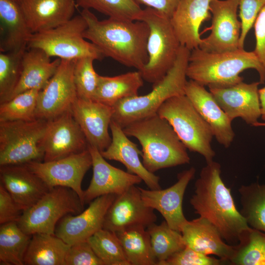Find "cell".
<instances>
[{
  "mask_svg": "<svg viewBox=\"0 0 265 265\" xmlns=\"http://www.w3.org/2000/svg\"><path fill=\"white\" fill-rule=\"evenodd\" d=\"M253 26L256 39L253 52L265 69V6L259 12Z\"/></svg>",
  "mask_w": 265,
  "mask_h": 265,
  "instance_id": "cell-45",
  "label": "cell"
},
{
  "mask_svg": "<svg viewBox=\"0 0 265 265\" xmlns=\"http://www.w3.org/2000/svg\"><path fill=\"white\" fill-rule=\"evenodd\" d=\"M109 128L112 140L108 147L100 152L102 156L105 159L122 163L127 172L139 177L149 189L161 188L159 177L147 170L140 160L142 151L137 145L128 138L123 128L112 120Z\"/></svg>",
  "mask_w": 265,
  "mask_h": 265,
  "instance_id": "cell-23",
  "label": "cell"
},
{
  "mask_svg": "<svg viewBox=\"0 0 265 265\" xmlns=\"http://www.w3.org/2000/svg\"><path fill=\"white\" fill-rule=\"evenodd\" d=\"M144 4L171 19L181 0H133Z\"/></svg>",
  "mask_w": 265,
  "mask_h": 265,
  "instance_id": "cell-46",
  "label": "cell"
},
{
  "mask_svg": "<svg viewBox=\"0 0 265 265\" xmlns=\"http://www.w3.org/2000/svg\"><path fill=\"white\" fill-rule=\"evenodd\" d=\"M80 14L87 25L84 38L96 45L105 57L139 71L147 63L149 28L145 22L111 18L99 20L87 9Z\"/></svg>",
  "mask_w": 265,
  "mask_h": 265,
  "instance_id": "cell-1",
  "label": "cell"
},
{
  "mask_svg": "<svg viewBox=\"0 0 265 265\" xmlns=\"http://www.w3.org/2000/svg\"><path fill=\"white\" fill-rule=\"evenodd\" d=\"M0 184L24 211L51 189L25 164L0 166Z\"/></svg>",
  "mask_w": 265,
  "mask_h": 265,
  "instance_id": "cell-22",
  "label": "cell"
},
{
  "mask_svg": "<svg viewBox=\"0 0 265 265\" xmlns=\"http://www.w3.org/2000/svg\"><path fill=\"white\" fill-rule=\"evenodd\" d=\"M181 233L186 245L200 253L215 255L225 263L234 254L235 245L226 243L218 229L204 218L188 220Z\"/></svg>",
  "mask_w": 265,
  "mask_h": 265,
  "instance_id": "cell-25",
  "label": "cell"
},
{
  "mask_svg": "<svg viewBox=\"0 0 265 265\" xmlns=\"http://www.w3.org/2000/svg\"><path fill=\"white\" fill-rule=\"evenodd\" d=\"M92 158L93 175L84 190V204L106 194H120L142 180L138 176L124 171L108 163L96 148L88 145Z\"/></svg>",
  "mask_w": 265,
  "mask_h": 265,
  "instance_id": "cell-19",
  "label": "cell"
},
{
  "mask_svg": "<svg viewBox=\"0 0 265 265\" xmlns=\"http://www.w3.org/2000/svg\"><path fill=\"white\" fill-rule=\"evenodd\" d=\"M74 64L75 60L61 59L55 73L39 93L36 119L50 120L70 109L77 98Z\"/></svg>",
  "mask_w": 265,
  "mask_h": 265,
  "instance_id": "cell-12",
  "label": "cell"
},
{
  "mask_svg": "<svg viewBox=\"0 0 265 265\" xmlns=\"http://www.w3.org/2000/svg\"><path fill=\"white\" fill-rule=\"evenodd\" d=\"M224 263L220 259L205 255L186 246L161 265H220Z\"/></svg>",
  "mask_w": 265,
  "mask_h": 265,
  "instance_id": "cell-43",
  "label": "cell"
},
{
  "mask_svg": "<svg viewBox=\"0 0 265 265\" xmlns=\"http://www.w3.org/2000/svg\"><path fill=\"white\" fill-rule=\"evenodd\" d=\"M20 5L32 33L56 27L74 17L75 0H22Z\"/></svg>",
  "mask_w": 265,
  "mask_h": 265,
  "instance_id": "cell-26",
  "label": "cell"
},
{
  "mask_svg": "<svg viewBox=\"0 0 265 265\" xmlns=\"http://www.w3.org/2000/svg\"><path fill=\"white\" fill-rule=\"evenodd\" d=\"M92 162L91 155L87 149L59 159L32 161L25 165L50 188L64 186L73 189L84 205L81 183Z\"/></svg>",
  "mask_w": 265,
  "mask_h": 265,
  "instance_id": "cell-11",
  "label": "cell"
},
{
  "mask_svg": "<svg viewBox=\"0 0 265 265\" xmlns=\"http://www.w3.org/2000/svg\"><path fill=\"white\" fill-rule=\"evenodd\" d=\"M24 211L0 184V224L18 222Z\"/></svg>",
  "mask_w": 265,
  "mask_h": 265,
  "instance_id": "cell-44",
  "label": "cell"
},
{
  "mask_svg": "<svg viewBox=\"0 0 265 265\" xmlns=\"http://www.w3.org/2000/svg\"><path fill=\"white\" fill-rule=\"evenodd\" d=\"M238 0H214L210 4V34L202 38L199 47L210 52L233 51L239 49L241 23L238 18Z\"/></svg>",
  "mask_w": 265,
  "mask_h": 265,
  "instance_id": "cell-13",
  "label": "cell"
},
{
  "mask_svg": "<svg viewBox=\"0 0 265 265\" xmlns=\"http://www.w3.org/2000/svg\"><path fill=\"white\" fill-rule=\"evenodd\" d=\"M213 0H181L170 19L181 45L190 51L201 43L199 29L211 18L210 6Z\"/></svg>",
  "mask_w": 265,
  "mask_h": 265,
  "instance_id": "cell-24",
  "label": "cell"
},
{
  "mask_svg": "<svg viewBox=\"0 0 265 265\" xmlns=\"http://www.w3.org/2000/svg\"><path fill=\"white\" fill-rule=\"evenodd\" d=\"M70 110L88 145L100 152L106 150L112 140L108 128L112 120L113 107L94 100L77 97Z\"/></svg>",
  "mask_w": 265,
  "mask_h": 265,
  "instance_id": "cell-20",
  "label": "cell"
},
{
  "mask_svg": "<svg viewBox=\"0 0 265 265\" xmlns=\"http://www.w3.org/2000/svg\"><path fill=\"white\" fill-rule=\"evenodd\" d=\"M238 192L240 213L251 228L265 233V184L242 185Z\"/></svg>",
  "mask_w": 265,
  "mask_h": 265,
  "instance_id": "cell-33",
  "label": "cell"
},
{
  "mask_svg": "<svg viewBox=\"0 0 265 265\" xmlns=\"http://www.w3.org/2000/svg\"><path fill=\"white\" fill-rule=\"evenodd\" d=\"M235 245L230 262L235 265H265V233L250 227Z\"/></svg>",
  "mask_w": 265,
  "mask_h": 265,
  "instance_id": "cell-35",
  "label": "cell"
},
{
  "mask_svg": "<svg viewBox=\"0 0 265 265\" xmlns=\"http://www.w3.org/2000/svg\"><path fill=\"white\" fill-rule=\"evenodd\" d=\"M116 195L99 196L88 207L76 215L67 214L56 225L54 235L69 245L87 240L103 228L105 216Z\"/></svg>",
  "mask_w": 265,
  "mask_h": 265,
  "instance_id": "cell-17",
  "label": "cell"
},
{
  "mask_svg": "<svg viewBox=\"0 0 265 265\" xmlns=\"http://www.w3.org/2000/svg\"><path fill=\"white\" fill-rule=\"evenodd\" d=\"M191 167L178 173L177 181L165 189H146L139 187L145 204L158 211L172 229L181 232L187 222L183 211V200L186 188L195 176Z\"/></svg>",
  "mask_w": 265,
  "mask_h": 265,
  "instance_id": "cell-16",
  "label": "cell"
},
{
  "mask_svg": "<svg viewBox=\"0 0 265 265\" xmlns=\"http://www.w3.org/2000/svg\"><path fill=\"white\" fill-rule=\"evenodd\" d=\"M143 80L138 70L114 77L99 75L93 100L113 106L121 100L138 95Z\"/></svg>",
  "mask_w": 265,
  "mask_h": 265,
  "instance_id": "cell-29",
  "label": "cell"
},
{
  "mask_svg": "<svg viewBox=\"0 0 265 265\" xmlns=\"http://www.w3.org/2000/svg\"><path fill=\"white\" fill-rule=\"evenodd\" d=\"M64 265H104L96 255L88 240L70 245Z\"/></svg>",
  "mask_w": 265,
  "mask_h": 265,
  "instance_id": "cell-42",
  "label": "cell"
},
{
  "mask_svg": "<svg viewBox=\"0 0 265 265\" xmlns=\"http://www.w3.org/2000/svg\"><path fill=\"white\" fill-rule=\"evenodd\" d=\"M115 233L130 265H157L146 228L136 226Z\"/></svg>",
  "mask_w": 265,
  "mask_h": 265,
  "instance_id": "cell-31",
  "label": "cell"
},
{
  "mask_svg": "<svg viewBox=\"0 0 265 265\" xmlns=\"http://www.w3.org/2000/svg\"><path fill=\"white\" fill-rule=\"evenodd\" d=\"M239 9V16L241 23L239 40V49H244L245 38L254 26L255 20L265 6V0H238Z\"/></svg>",
  "mask_w": 265,
  "mask_h": 265,
  "instance_id": "cell-41",
  "label": "cell"
},
{
  "mask_svg": "<svg viewBox=\"0 0 265 265\" xmlns=\"http://www.w3.org/2000/svg\"><path fill=\"white\" fill-rule=\"evenodd\" d=\"M94 60L91 57L75 60L74 81L78 98L93 100L99 77L94 68Z\"/></svg>",
  "mask_w": 265,
  "mask_h": 265,
  "instance_id": "cell-40",
  "label": "cell"
},
{
  "mask_svg": "<svg viewBox=\"0 0 265 265\" xmlns=\"http://www.w3.org/2000/svg\"><path fill=\"white\" fill-rule=\"evenodd\" d=\"M259 96L261 106V117L265 121V86L259 89Z\"/></svg>",
  "mask_w": 265,
  "mask_h": 265,
  "instance_id": "cell-47",
  "label": "cell"
},
{
  "mask_svg": "<svg viewBox=\"0 0 265 265\" xmlns=\"http://www.w3.org/2000/svg\"><path fill=\"white\" fill-rule=\"evenodd\" d=\"M185 94L210 126L217 141L228 148L235 133L232 121L221 108L212 93L205 86L190 80L187 81Z\"/></svg>",
  "mask_w": 265,
  "mask_h": 265,
  "instance_id": "cell-21",
  "label": "cell"
},
{
  "mask_svg": "<svg viewBox=\"0 0 265 265\" xmlns=\"http://www.w3.org/2000/svg\"><path fill=\"white\" fill-rule=\"evenodd\" d=\"M0 19L6 31L0 42V52L25 51L32 33L20 4L12 0H0Z\"/></svg>",
  "mask_w": 265,
  "mask_h": 265,
  "instance_id": "cell-28",
  "label": "cell"
},
{
  "mask_svg": "<svg viewBox=\"0 0 265 265\" xmlns=\"http://www.w3.org/2000/svg\"><path fill=\"white\" fill-rule=\"evenodd\" d=\"M142 147V163L149 172L188 164L187 148L172 126L157 113L134 121L123 129Z\"/></svg>",
  "mask_w": 265,
  "mask_h": 265,
  "instance_id": "cell-3",
  "label": "cell"
},
{
  "mask_svg": "<svg viewBox=\"0 0 265 265\" xmlns=\"http://www.w3.org/2000/svg\"><path fill=\"white\" fill-rule=\"evenodd\" d=\"M249 69L256 70L264 83L265 69L253 51L210 52L198 47L190 51L186 74L204 86L228 87L242 81L240 74Z\"/></svg>",
  "mask_w": 265,
  "mask_h": 265,
  "instance_id": "cell-4",
  "label": "cell"
},
{
  "mask_svg": "<svg viewBox=\"0 0 265 265\" xmlns=\"http://www.w3.org/2000/svg\"><path fill=\"white\" fill-rule=\"evenodd\" d=\"M190 53L189 50L181 45L173 66L160 81L153 84L152 90L145 95L119 101L112 106V120L123 129L134 121L157 113L169 98L185 94Z\"/></svg>",
  "mask_w": 265,
  "mask_h": 265,
  "instance_id": "cell-5",
  "label": "cell"
},
{
  "mask_svg": "<svg viewBox=\"0 0 265 265\" xmlns=\"http://www.w3.org/2000/svg\"><path fill=\"white\" fill-rule=\"evenodd\" d=\"M31 235L25 233L17 222L0 227V265H24L25 255Z\"/></svg>",
  "mask_w": 265,
  "mask_h": 265,
  "instance_id": "cell-32",
  "label": "cell"
},
{
  "mask_svg": "<svg viewBox=\"0 0 265 265\" xmlns=\"http://www.w3.org/2000/svg\"><path fill=\"white\" fill-rule=\"evenodd\" d=\"M194 186L190 203L195 213L212 223L228 243L237 244L243 233L250 228L236 207L231 189L221 177V165L206 162Z\"/></svg>",
  "mask_w": 265,
  "mask_h": 265,
  "instance_id": "cell-2",
  "label": "cell"
},
{
  "mask_svg": "<svg viewBox=\"0 0 265 265\" xmlns=\"http://www.w3.org/2000/svg\"><path fill=\"white\" fill-rule=\"evenodd\" d=\"M60 61L58 58L52 60L42 50L27 48L22 57L19 81L7 101L27 90L42 89L55 73Z\"/></svg>",
  "mask_w": 265,
  "mask_h": 265,
  "instance_id": "cell-27",
  "label": "cell"
},
{
  "mask_svg": "<svg viewBox=\"0 0 265 265\" xmlns=\"http://www.w3.org/2000/svg\"><path fill=\"white\" fill-rule=\"evenodd\" d=\"M138 20L145 22L149 28L148 61L139 72L144 80L155 84L173 66L181 45L170 18L155 9L148 7L142 9Z\"/></svg>",
  "mask_w": 265,
  "mask_h": 265,
  "instance_id": "cell-7",
  "label": "cell"
},
{
  "mask_svg": "<svg viewBox=\"0 0 265 265\" xmlns=\"http://www.w3.org/2000/svg\"><path fill=\"white\" fill-rule=\"evenodd\" d=\"M87 26L85 20L80 14L56 27L32 33L27 48L39 49L50 57L60 59L76 60L91 57L101 60L105 57L101 51L83 37Z\"/></svg>",
  "mask_w": 265,
  "mask_h": 265,
  "instance_id": "cell-8",
  "label": "cell"
},
{
  "mask_svg": "<svg viewBox=\"0 0 265 265\" xmlns=\"http://www.w3.org/2000/svg\"><path fill=\"white\" fill-rule=\"evenodd\" d=\"M260 82L247 83L243 81L228 87H209V91L233 121L241 118L253 126L261 117L258 86Z\"/></svg>",
  "mask_w": 265,
  "mask_h": 265,
  "instance_id": "cell-18",
  "label": "cell"
},
{
  "mask_svg": "<svg viewBox=\"0 0 265 265\" xmlns=\"http://www.w3.org/2000/svg\"><path fill=\"white\" fill-rule=\"evenodd\" d=\"M40 90H27L0 104V121H30L36 119L35 112Z\"/></svg>",
  "mask_w": 265,
  "mask_h": 265,
  "instance_id": "cell-37",
  "label": "cell"
},
{
  "mask_svg": "<svg viewBox=\"0 0 265 265\" xmlns=\"http://www.w3.org/2000/svg\"><path fill=\"white\" fill-rule=\"evenodd\" d=\"M77 6L93 9L108 18L138 20L142 9L133 0H75Z\"/></svg>",
  "mask_w": 265,
  "mask_h": 265,
  "instance_id": "cell-38",
  "label": "cell"
},
{
  "mask_svg": "<svg viewBox=\"0 0 265 265\" xmlns=\"http://www.w3.org/2000/svg\"><path fill=\"white\" fill-rule=\"evenodd\" d=\"M84 205L78 194L71 188L55 186L24 211L17 224L29 235L35 233L54 235L59 221L67 214L80 213Z\"/></svg>",
  "mask_w": 265,
  "mask_h": 265,
  "instance_id": "cell-10",
  "label": "cell"
},
{
  "mask_svg": "<svg viewBox=\"0 0 265 265\" xmlns=\"http://www.w3.org/2000/svg\"><path fill=\"white\" fill-rule=\"evenodd\" d=\"M49 120L0 121V166L42 161Z\"/></svg>",
  "mask_w": 265,
  "mask_h": 265,
  "instance_id": "cell-9",
  "label": "cell"
},
{
  "mask_svg": "<svg viewBox=\"0 0 265 265\" xmlns=\"http://www.w3.org/2000/svg\"><path fill=\"white\" fill-rule=\"evenodd\" d=\"M146 229L150 237L152 250L157 265H161L186 246L182 233L170 227L165 220L159 225L154 223Z\"/></svg>",
  "mask_w": 265,
  "mask_h": 265,
  "instance_id": "cell-34",
  "label": "cell"
},
{
  "mask_svg": "<svg viewBox=\"0 0 265 265\" xmlns=\"http://www.w3.org/2000/svg\"><path fill=\"white\" fill-rule=\"evenodd\" d=\"M70 245L54 235H31L24 259L25 265H64Z\"/></svg>",
  "mask_w": 265,
  "mask_h": 265,
  "instance_id": "cell-30",
  "label": "cell"
},
{
  "mask_svg": "<svg viewBox=\"0 0 265 265\" xmlns=\"http://www.w3.org/2000/svg\"><path fill=\"white\" fill-rule=\"evenodd\" d=\"M254 127H265V122H257L253 125Z\"/></svg>",
  "mask_w": 265,
  "mask_h": 265,
  "instance_id": "cell-48",
  "label": "cell"
},
{
  "mask_svg": "<svg viewBox=\"0 0 265 265\" xmlns=\"http://www.w3.org/2000/svg\"><path fill=\"white\" fill-rule=\"evenodd\" d=\"M25 51L0 52V104L8 99L19 81L22 57Z\"/></svg>",
  "mask_w": 265,
  "mask_h": 265,
  "instance_id": "cell-39",
  "label": "cell"
},
{
  "mask_svg": "<svg viewBox=\"0 0 265 265\" xmlns=\"http://www.w3.org/2000/svg\"><path fill=\"white\" fill-rule=\"evenodd\" d=\"M157 113L168 122L187 149L202 155L206 162L213 160L212 130L185 94L166 100Z\"/></svg>",
  "mask_w": 265,
  "mask_h": 265,
  "instance_id": "cell-6",
  "label": "cell"
},
{
  "mask_svg": "<svg viewBox=\"0 0 265 265\" xmlns=\"http://www.w3.org/2000/svg\"><path fill=\"white\" fill-rule=\"evenodd\" d=\"M157 219L154 210L145 204L139 187L133 186L116 195L107 211L103 228L114 232L136 226L147 228Z\"/></svg>",
  "mask_w": 265,
  "mask_h": 265,
  "instance_id": "cell-15",
  "label": "cell"
},
{
  "mask_svg": "<svg viewBox=\"0 0 265 265\" xmlns=\"http://www.w3.org/2000/svg\"><path fill=\"white\" fill-rule=\"evenodd\" d=\"M14 0L15 1H16V2L20 3V2L22 1V0Z\"/></svg>",
  "mask_w": 265,
  "mask_h": 265,
  "instance_id": "cell-49",
  "label": "cell"
},
{
  "mask_svg": "<svg viewBox=\"0 0 265 265\" xmlns=\"http://www.w3.org/2000/svg\"><path fill=\"white\" fill-rule=\"evenodd\" d=\"M42 147L43 161L59 159L88 149L86 138L70 109L49 120Z\"/></svg>",
  "mask_w": 265,
  "mask_h": 265,
  "instance_id": "cell-14",
  "label": "cell"
},
{
  "mask_svg": "<svg viewBox=\"0 0 265 265\" xmlns=\"http://www.w3.org/2000/svg\"><path fill=\"white\" fill-rule=\"evenodd\" d=\"M87 240L104 265H130L115 232L102 228Z\"/></svg>",
  "mask_w": 265,
  "mask_h": 265,
  "instance_id": "cell-36",
  "label": "cell"
}]
</instances>
